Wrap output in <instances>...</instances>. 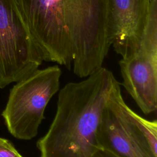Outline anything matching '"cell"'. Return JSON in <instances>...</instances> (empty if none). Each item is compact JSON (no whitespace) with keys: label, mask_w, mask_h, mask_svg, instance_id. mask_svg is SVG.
I'll use <instances>...</instances> for the list:
<instances>
[{"label":"cell","mask_w":157,"mask_h":157,"mask_svg":"<svg viewBox=\"0 0 157 157\" xmlns=\"http://www.w3.org/2000/svg\"><path fill=\"white\" fill-rule=\"evenodd\" d=\"M152 0H106L109 42L121 58L138 49Z\"/></svg>","instance_id":"52a82bcc"},{"label":"cell","mask_w":157,"mask_h":157,"mask_svg":"<svg viewBox=\"0 0 157 157\" xmlns=\"http://www.w3.org/2000/svg\"><path fill=\"white\" fill-rule=\"evenodd\" d=\"M91 157H120L115 153L108 150L99 148L93 153Z\"/></svg>","instance_id":"30bf717a"},{"label":"cell","mask_w":157,"mask_h":157,"mask_svg":"<svg viewBox=\"0 0 157 157\" xmlns=\"http://www.w3.org/2000/svg\"><path fill=\"white\" fill-rule=\"evenodd\" d=\"M0 157H23L7 139L0 137Z\"/></svg>","instance_id":"9c48e42d"},{"label":"cell","mask_w":157,"mask_h":157,"mask_svg":"<svg viewBox=\"0 0 157 157\" xmlns=\"http://www.w3.org/2000/svg\"><path fill=\"white\" fill-rule=\"evenodd\" d=\"M124 102L117 80L102 109L97 132L99 148L120 157H154Z\"/></svg>","instance_id":"8992f818"},{"label":"cell","mask_w":157,"mask_h":157,"mask_svg":"<svg viewBox=\"0 0 157 157\" xmlns=\"http://www.w3.org/2000/svg\"><path fill=\"white\" fill-rule=\"evenodd\" d=\"M134 117L139 131L154 157H157V121L148 120L135 112Z\"/></svg>","instance_id":"ba28073f"},{"label":"cell","mask_w":157,"mask_h":157,"mask_svg":"<svg viewBox=\"0 0 157 157\" xmlns=\"http://www.w3.org/2000/svg\"><path fill=\"white\" fill-rule=\"evenodd\" d=\"M43 61L19 0H0V88L27 77Z\"/></svg>","instance_id":"277c9868"},{"label":"cell","mask_w":157,"mask_h":157,"mask_svg":"<svg viewBox=\"0 0 157 157\" xmlns=\"http://www.w3.org/2000/svg\"><path fill=\"white\" fill-rule=\"evenodd\" d=\"M43 60L86 78L101 67L109 42L106 0H19Z\"/></svg>","instance_id":"6da1fadb"},{"label":"cell","mask_w":157,"mask_h":157,"mask_svg":"<svg viewBox=\"0 0 157 157\" xmlns=\"http://www.w3.org/2000/svg\"><path fill=\"white\" fill-rule=\"evenodd\" d=\"M61 74L58 65L37 69L10 89L2 117L14 137L28 140L37 136L46 107L59 91Z\"/></svg>","instance_id":"3957f363"},{"label":"cell","mask_w":157,"mask_h":157,"mask_svg":"<svg viewBox=\"0 0 157 157\" xmlns=\"http://www.w3.org/2000/svg\"><path fill=\"white\" fill-rule=\"evenodd\" d=\"M102 67L59 91L54 118L36 143L40 157H91L99 148L97 132L101 113L115 83Z\"/></svg>","instance_id":"7a4b0ae2"},{"label":"cell","mask_w":157,"mask_h":157,"mask_svg":"<svg viewBox=\"0 0 157 157\" xmlns=\"http://www.w3.org/2000/svg\"><path fill=\"white\" fill-rule=\"evenodd\" d=\"M122 85L146 115L157 109V0L150 14L137 50L118 62Z\"/></svg>","instance_id":"5b68a950"}]
</instances>
